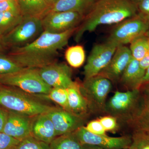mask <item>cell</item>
<instances>
[{"mask_svg": "<svg viewBox=\"0 0 149 149\" xmlns=\"http://www.w3.org/2000/svg\"><path fill=\"white\" fill-rule=\"evenodd\" d=\"M78 27L59 34L44 31L31 42L11 48L8 55L25 68L40 69L47 66L56 62L58 51L67 45Z\"/></svg>", "mask_w": 149, "mask_h": 149, "instance_id": "6da1fadb", "label": "cell"}, {"mask_svg": "<svg viewBox=\"0 0 149 149\" xmlns=\"http://www.w3.org/2000/svg\"><path fill=\"white\" fill-rule=\"evenodd\" d=\"M138 9L131 0H97L75 31L78 42L86 32L94 31L99 25L120 23L136 16Z\"/></svg>", "mask_w": 149, "mask_h": 149, "instance_id": "7a4b0ae2", "label": "cell"}, {"mask_svg": "<svg viewBox=\"0 0 149 149\" xmlns=\"http://www.w3.org/2000/svg\"><path fill=\"white\" fill-rule=\"evenodd\" d=\"M0 105L8 111L30 117L47 113L55 108L21 90L1 85Z\"/></svg>", "mask_w": 149, "mask_h": 149, "instance_id": "3957f363", "label": "cell"}, {"mask_svg": "<svg viewBox=\"0 0 149 149\" xmlns=\"http://www.w3.org/2000/svg\"><path fill=\"white\" fill-rule=\"evenodd\" d=\"M141 96L140 89L116 91L106 102L104 113L129 124L139 109Z\"/></svg>", "mask_w": 149, "mask_h": 149, "instance_id": "277c9868", "label": "cell"}, {"mask_svg": "<svg viewBox=\"0 0 149 149\" xmlns=\"http://www.w3.org/2000/svg\"><path fill=\"white\" fill-rule=\"evenodd\" d=\"M0 85L15 87L28 94L46 95L52 89L35 68H26L15 74L0 76Z\"/></svg>", "mask_w": 149, "mask_h": 149, "instance_id": "5b68a950", "label": "cell"}, {"mask_svg": "<svg viewBox=\"0 0 149 149\" xmlns=\"http://www.w3.org/2000/svg\"><path fill=\"white\" fill-rule=\"evenodd\" d=\"M112 87L111 81L99 75L85 79L80 85V91L87 101L89 111L104 113L107 98Z\"/></svg>", "mask_w": 149, "mask_h": 149, "instance_id": "8992f818", "label": "cell"}, {"mask_svg": "<svg viewBox=\"0 0 149 149\" xmlns=\"http://www.w3.org/2000/svg\"><path fill=\"white\" fill-rule=\"evenodd\" d=\"M149 17L140 13L120 22L112 31L107 42L118 47L130 43L136 37L146 33Z\"/></svg>", "mask_w": 149, "mask_h": 149, "instance_id": "52a82bcc", "label": "cell"}, {"mask_svg": "<svg viewBox=\"0 0 149 149\" xmlns=\"http://www.w3.org/2000/svg\"><path fill=\"white\" fill-rule=\"evenodd\" d=\"M43 31L41 19L23 17L20 23L2 39L6 47H17L31 42Z\"/></svg>", "mask_w": 149, "mask_h": 149, "instance_id": "ba28073f", "label": "cell"}, {"mask_svg": "<svg viewBox=\"0 0 149 149\" xmlns=\"http://www.w3.org/2000/svg\"><path fill=\"white\" fill-rule=\"evenodd\" d=\"M84 16L76 12H49L42 19L43 30L59 34L78 27Z\"/></svg>", "mask_w": 149, "mask_h": 149, "instance_id": "9c48e42d", "label": "cell"}, {"mask_svg": "<svg viewBox=\"0 0 149 149\" xmlns=\"http://www.w3.org/2000/svg\"><path fill=\"white\" fill-rule=\"evenodd\" d=\"M117 47L107 42L94 46L84 67L85 79L98 75L109 63Z\"/></svg>", "mask_w": 149, "mask_h": 149, "instance_id": "30bf717a", "label": "cell"}, {"mask_svg": "<svg viewBox=\"0 0 149 149\" xmlns=\"http://www.w3.org/2000/svg\"><path fill=\"white\" fill-rule=\"evenodd\" d=\"M82 145H94L103 149L128 148L131 143V137L123 136L112 137L105 135H96L88 131L85 126L80 127L74 132Z\"/></svg>", "mask_w": 149, "mask_h": 149, "instance_id": "8fae6325", "label": "cell"}, {"mask_svg": "<svg viewBox=\"0 0 149 149\" xmlns=\"http://www.w3.org/2000/svg\"><path fill=\"white\" fill-rule=\"evenodd\" d=\"M44 82L52 88L68 89L75 85L72 78V70L66 64L54 63L38 69Z\"/></svg>", "mask_w": 149, "mask_h": 149, "instance_id": "7c38bea8", "label": "cell"}, {"mask_svg": "<svg viewBox=\"0 0 149 149\" xmlns=\"http://www.w3.org/2000/svg\"><path fill=\"white\" fill-rule=\"evenodd\" d=\"M53 123L57 137L74 133L84 126L85 117L62 108H55L47 113Z\"/></svg>", "mask_w": 149, "mask_h": 149, "instance_id": "4fadbf2b", "label": "cell"}, {"mask_svg": "<svg viewBox=\"0 0 149 149\" xmlns=\"http://www.w3.org/2000/svg\"><path fill=\"white\" fill-rule=\"evenodd\" d=\"M132 58L129 48L118 46L109 63L97 75L107 78L111 82H117Z\"/></svg>", "mask_w": 149, "mask_h": 149, "instance_id": "5bb4252c", "label": "cell"}, {"mask_svg": "<svg viewBox=\"0 0 149 149\" xmlns=\"http://www.w3.org/2000/svg\"><path fill=\"white\" fill-rule=\"evenodd\" d=\"M32 118L8 111V115L2 132L14 139L22 141L32 136Z\"/></svg>", "mask_w": 149, "mask_h": 149, "instance_id": "9a60e30c", "label": "cell"}, {"mask_svg": "<svg viewBox=\"0 0 149 149\" xmlns=\"http://www.w3.org/2000/svg\"><path fill=\"white\" fill-rule=\"evenodd\" d=\"M31 134L35 139L49 144L57 137L53 123L47 113L33 117Z\"/></svg>", "mask_w": 149, "mask_h": 149, "instance_id": "2e32d148", "label": "cell"}, {"mask_svg": "<svg viewBox=\"0 0 149 149\" xmlns=\"http://www.w3.org/2000/svg\"><path fill=\"white\" fill-rule=\"evenodd\" d=\"M146 70L141 68L140 61L132 58L120 79L127 91L140 89Z\"/></svg>", "mask_w": 149, "mask_h": 149, "instance_id": "e0dca14e", "label": "cell"}, {"mask_svg": "<svg viewBox=\"0 0 149 149\" xmlns=\"http://www.w3.org/2000/svg\"><path fill=\"white\" fill-rule=\"evenodd\" d=\"M144 85L146 87L144 92L141 93V100L139 109L129 124L135 130L149 131V83Z\"/></svg>", "mask_w": 149, "mask_h": 149, "instance_id": "ac0fdd59", "label": "cell"}, {"mask_svg": "<svg viewBox=\"0 0 149 149\" xmlns=\"http://www.w3.org/2000/svg\"><path fill=\"white\" fill-rule=\"evenodd\" d=\"M97 0H58L52 6L49 12H76L85 17Z\"/></svg>", "mask_w": 149, "mask_h": 149, "instance_id": "d6986e66", "label": "cell"}, {"mask_svg": "<svg viewBox=\"0 0 149 149\" xmlns=\"http://www.w3.org/2000/svg\"><path fill=\"white\" fill-rule=\"evenodd\" d=\"M23 17H34L42 19L50 11L47 0H17Z\"/></svg>", "mask_w": 149, "mask_h": 149, "instance_id": "ffe728a7", "label": "cell"}, {"mask_svg": "<svg viewBox=\"0 0 149 149\" xmlns=\"http://www.w3.org/2000/svg\"><path fill=\"white\" fill-rule=\"evenodd\" d=\"M80 85H75L68 88L69 111L77 115L85 117L89 111L88 103L80 91Z\"/></svg>", "mask_w": 149, "mask_h": 149, "instance_id": "44dd1931", "label": "cell"}, {"mask_svg": "<svg viewBox=\"0 0 149 149\" xmlns=\"http://www.w3.org/2000/svg\"><path fill=\"white\" fill-rule=\"evenodd\" d=\"M23 17L20 14L0 12V37L8 35L22 21Z\"/></svg>", "mask_w": 149, "mask_h": 149, "instance_id": "7402d4cb", "label": "cell"}, {"mask_svg": "<svg viewBox=\"0 0 149 149\" xmlns=\"http://www.w3.org/2000/svg\"><path fill=\"white\" fill-rule=\"evenodd\" d=\"M49 145L51 149H81L82 146L74 132L57 136Z\"/></svg>", "mask_w": 149, "mask_h": 149, "instance_id": "603a6c76", "label": "cell"}, {"mask_svg": "<svg viewBox=\"0 0 149 149\" xmlns=\"http://www.w3.org/2000/svg\"><path fill=\"white\" fill-rule=\"evenodd\" d=\"M130 49L133 58L141 61L149 49V37L146 34L136 37L130 43Z\"/></svg>", "mask_w": 149, "mask_h": 149, "instance_id": "cb8c5ba5", "label": "cell"}, {"mask_svg": "<svg viewBox=\"0 0 149 149\" xmlns=\"http://www.w3.org/2000/svg\"><path fill=\"white\" fill-rule=\"evenodd\" d=\"M65 59L70 66L78 68L82 66L85 60V53L82 46H71L67 49L65 54Z\"/></svg>", "mask_w": 149, "mask_h": 149, "instance_id": "d4e9b609", "label": "cell"}, {"mask_svg": "<svg viewBox=\"0 0 149 149\" xmlns=\"http://www.w3.org/2000/svg\"><path fill=\"white\" fill-rule=\"evenodd\" d=\"M25 68L14 61L8 55L0 53V76L15 74Z\"/></svg>", "mask_w": 149, "mask_h": 149, "instance_id": "484cf974", "label": "cell"}, {"mask_svg": "<svg viewBox=\"0 0 149 149\" xmlns=\"http://www.w3.org/2000/svg\"><path fill=\"white\" fill-rule=\"evenodd\" d=\"M129 149H149V131L135 130Z\"/></svg>", "mask_w": 149, "mask_h": 149, "instance_id": "4316f807", "label": "cell"}, {"mask_svg": "<svg viewBox=\"0 0 149 149\" xmlns=\"http://www.w3.org/2000/svg\"><path fill=\"white\" fill-rule=\"evenodd\" d=\"M47 96L53 101L61 106L63 109L69 111L67 89L52 88L50 92Z\"/></svg>", "mask_w": 149, "mask_h": 149, "instance_id": "83f0119b", "label": "cell"}, {"mask_svg": "<svg viewBox=\"0 0 149 149\" xmlns=\"http://www.w3.org/2000/svg\"><path fill=\"white\" fill-rule=\"evenodd\" d=\"M15 149H51L49 144L30 136L19 142Z\"/></svg>", "mask_w": 149, "mask_h": 149, "instance_id": "f1b7e54d", "label": "cell"}, {"mask_svg": "<svg viewBox=\"0 0 149 149\" xmlns=\"http://www.w3.org/2000/svg\"><path fill=\"white\" fill-rule=\"evenodd\" d=\"M0 12L21 15L17 0H5L0 1Z\"/></svg>", "mask_w": 149, "mask_h": 149, "instance_id": "f546056e", "label": "cell"}, {"mask_svg": "<svg viewBox=\"0 0 149 149\" xmlns=\"http://www.w3.org/2000/svg\"><path fill=\"white\" fill-rule=\"evenodd\" d=\"M20 141L3 132L0 133V149H15Z\"/></svg>", "mask_w": 149, "mask_h": 149, "instance_id": "4dcf8cb0", "label": "cell"}, {"mask_svg": "<svg viewBox=\"0 0 149 149\" xmlns=\"http://www.w3.org/2000/svg\"><path fill=\"white\" fill-rule=\"evenodd\" d=\"M106 131H114L117 129V119L111 116H104L99 119Z\"/></svg>", "mask_w": 149, "mask_h": 149, "instance_id": "1f68e13d", "label": "cell"}, {"mask_svg": "<svg viewBox=\"0 0 149 149\" xmlns=\"http://www.w3.org/2000/svg\"><path fill=\"white\" fill-rule=\"evenodd\" d=\"M85 128L89 132L96 135H105L106 131L98 120H92L88 123Z\"/></svg>", "mask_w": 149, "mask_h": 149, "instance_id": "d6a6232c", "label": "cell"}, {"mask_svg": "<svg viewBox=\"0 0 149 149\" xmlns=\"http://www.w3.org/2000/svg\"><path fill=\"white\" fill-rule=\"evenodd\" d=\"M136 6L141 14L149 17V0H142Z\"/></svg>", "mask_w": 149, "mask_h": 149, "instance_id": "836d02e7", "label": "cell"}, {"mask_svg": "<svg viewBox=\"0 0 149 149\" xmlns=\"http://www.w3.org/2000/svg\"><path fill=\"white\" fill-rule=\"evenodd\" d=\"M8 115V111L0 107V133L2 132Z\"/></svg>", "mask_w": 149, "mask_h": 149, "instance_id": "e575fe53", "label": "cell"}, {"mask_svg": "<svg viewBox=\"0 0 149 149\" xmlns=\"http://www.w3.org/2000/svg\"><path fill=\"white\" fill-rule=\"evenodd\" d=\"M140 65L141 68L146 70L149 67V49L144 58L140 61Z\"/></svg>", "mask_w": 149, "mask_h": 149, "instance_id": "d590c367", "label": "cell"}, {"mask_svg": "<svg viewBox=\"0 0 149 149\" xmlns=\"http://www.w3.org/2000/svg\"><path fill=\"white\" fill-rule=\"evenodd\" d=\"M149 83V67L147 68L146 70V73H145V76H144L143 79V82H142V86H143L146 84Z\"/></svg>", "mask_w": 149, "mask_h": 149, "instance_id": "8d00e7d4", "label": "cell"}, {"mask_svg": "<svg viewBox=\"0 0 149 149\" xmlns=\"http://www.w3.org/2000/svg\"><path fill=\"white\" fill-rule=\"evenodd\" d=\"M81 149H103L100 147L94 145L83 144L82 145Z\"/></svg>", "mask_w": 149, "mask_h": 149, "instance_id": "74e56055", "label": "cell"}, {"mask_svg": "<svg viewBox=\"0 0 149 149\" xmlns=\"http://www.w3.org/2000/svg\"><path fill=\"white\" fill-rule=\"evenodd\" d=\"M7 48L3 42L2 39L0 37V53H2Z\"/></svg>", "mask_w": 149, "mask_h": 149, "instance_id": "f35d334b", "label": "cell"}, {"mask_svg": "<svg viewBox=\"0 0 149 149\" xmlns=\"http://www.w3.org/2000/svg\"><path fill=\"white\" fill-rule=\"evenodd\" d=\"M58 1V0H47L48 3H49V5L51 7H52V6L57 1Z\"/></svg>", "mask_w": 149, "mask_h": 149, "instance_id": "ab89813d", "label": "cell"}, {"mask_svg": "<svg viewBox=\"0 0 149 149\" xmlns=\"http://www.w3.org/2000/svg\"><path fill=\"white\" fill-rule=\"evenodd\" d=\"M131 1L133 3L137 5L138 4L139 2H140L141 1H142V0H131Z\"/></svg>", "mask_w": 149, "mask_h": 149, "instance_id": "60d3db41", "label": "cell"}, {"mask_svg": "<svg viewBox=\"0 0 149 149\" xmlns=\"http://www.w3.org/2000/svg\"><path fill=\"white\" fill-rule=\"evenodd\" d=\"M146 34L148 37H149V29H148V31H147L146 33Z\"/></svg>", "mask_w": 149, "mask_h": 149, "instance_id": "b9f144b4", "label": "cell"}, {"mask_svg": "<svg viewBox=\"0 0 149 149\" xmlns=\"http://www.w3.org/2000/svg\"><path fill=\"white\" fill-rule=\"evenodd\" d=\"M5 1V0H0V1Z\"/></svg>", "mask_w": 149, "mask_h": 149, "instance_id": "7bdbcfd3", "label": "cell"}, {"mask_svg": "<svg viewBox=\"0 0 149 149\" xmlns=\"http://www.w3.org/2000/svg\"><path fill=\"white\" fill-rule=\"evenodd\" d=\"M129 149V148H126V149Z\"/></svg>", "mask_w": 149, "mask_h": 149, "instance_id": "ee69618b", "label": "cell"}]
</instances>
